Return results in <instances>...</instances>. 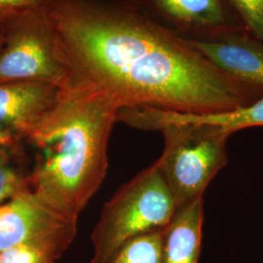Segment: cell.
I'll list each match as a JSON object with an SVG mask.
<instances>
[{
  "label": "cell",
  "mask_w": 263,
  "mask_h": 263,
  "mask_svg": "<svg viewBox=\"0 0 263 263\" xmlns=\"http://www.w3.org/2000/svg\"><path fill=\"white\" fill-rule=\"evenodd\" d=\"M48 7L72 80L104 91L120 108L206 114L263 96L262 86L226 73L124 0H49Z\"/></svg>",
  "instance_id": "obj_1"
},
{
  "label": "cell",
  "mask_w": 263,
  "mask_h": 263,
  "mask_svg": "<svg viewBox=\"0 0 263 263\" xmlns=\"http://www.w3.org/2000/svg\"><path fill=\"white\" fill-rule=\"evenodd\" d=\"M119 109L94 86L72 80L61 89L54 107L25 142L33 156L28 187L40 200L78 220L105 178Z\"/></svg>",
  "instance_id": "obj_2"
},
{
  "label": "cell",
  "mask_w": 263,
  "mask_h": 263,
  "mask_svg": "<svg viewBox=\"0 0 263 263\" xmlns=\"http://www.w3.org/2000/svg\"><path fill=\"white\" fill-rule=\"evenodd\" d=\"M177 210L167 181L155 162L105 203L91 235V263H106L127 241L165 229Z\"/></svg>",
  "instance_id": "obj_3"
},
{
  "label": "cell",
  "mask_w": 263,
  "mask_h": 263,
  "mask_svg": "<svg viewBox=\"0 0 263 263\" xmlns=\"http://www.w3.org/2000/svg\"><path fill=\"white\" fill-rule=\"evenodd\" d=\"M1 26L0 83L42 82L63 88L71 82L69 59L48 2Z\"/></svg>",
  "instance_id": "obj_4"
},
{
  "label": "cell",
  "mask_w": 263,
  "mask_h": 263,
  "mask_svg": "<svg viewBox=\"0 0 263 263\" xmlns=\"http://www.w3.org/2000/svg\"><path fill=\"white\" fill-rule=\"evenodd\" d=\"M164 149L157 164L178 209L203 197L208 185L228 163L231 135L206 123L170 121L157 124Z\"/></svg>",
  "instance_id": "obj_5"
},
{
  "label": "cell",
  "mask_w": 263,
  "mask_h": 263,
  "mask_svg": "<svg viewBox=\"0 0 263 263\" xmlns=\"http://www.w3.org/2000/svg\"><path fill=\"white\" fill-rule=\"evenodd\" d=\"M77 221L25 189L0 204V252L30 246L59 259L76 238Z\"/></svg>",
  "instance_id": "obj_6"
},
{
  "label": "cell",
  "mask_w": 263,
  "mask_h": 263,
  "mask_svg": "<svg viewBox=\"0 0 263 263\" xmlns=\"http://www.w3.org/2000/svg\"><path fill=\"white\" fill-rule=\"evenodd\" d=\"M124 1L161 28L186 41L215 39L245 29L227 0Z\"/></svg>",
  "instance_id": "obj_7"
},
{
  "label": "cell",
  "mask_w": 263,
  "mask_h": 263,
  "mask_svg": "<svg viewBox=\"0 0 263 263\" xmlns=\"http://www.w3.org/2000/svg\"><path fill=\"white\" fill-rule=\"evenodd\" d=\"M61 89L42 82L0 83V147L23 146L54 107Z\"/></svg>",
  "instance_id": "obj_8"
},
{
  "label": "cell",
  "mask_w": 263,
  "mask_h": 263,
  "mask_svg": "<svg viewBox=\"0 0 263 263\" xmlns=\"http://www.w3.org/2000/svg\"><path fill=\"white\" fill-rule=\"evenodd\" d=\"M187 42L226 73L263 87V42L247 30Z\"/></svg>",
  "instance_id": "obj_9"
},
{
  "label": "cell",
  "mask_w": 263,
  "mask_h": 263,
  "mask_svg": "<svg viewBox=\"0 0 263 263\" xmlns=\"http://www.w3.org/2000/svg\"><path fill=\"white\" fill-rule=\"evenodd\" d=\"M204 222V197L177 210L165 229L162 263H199Z\"/></svg>",
  "instance_id": "obj_10"
},
{
  "label": "cell",
  "mask_w": 263,
  "mask_h": 263,
  "mask_svg": "<svg viewBox=\"0 0 263 263\" xmlns=\"http://www.w3.org/2000/svg\"><path fill=\"white\" fill-rule=\"evenodd\" d=\"M173 121L206 123L222 128L229 135L253 127H263V96L254 104L229 111L191 114L173 112L170 115Z\"/></svg>",
  "instance_id": "obj_11"
},
{
  "label": "cell",
  "mask_w": 263,
  "mask_h": 263,
  "mask_svg": "<svg viewBox=\"0 0 263 263\" xmlns=\"http://www.w3.org/2000/svg\"><path fill=\"white\" fill-rule=\"evenodd\" d=\"M165 229L127 241L106 263H162Z\"/></svg>",
  "instance_id": "obj_12"
},
{
  "label": "cell",
  "mask_w": 263,
  "mask_h": 263,
  "mask_svg": "<svg viewBox=\"0 0 263 263\" xmlns=\"http://www.w3.org/2000/svg\"><path fill=\"white\" fill-rule=\"evenodd\" d=\"M23 146L0 147V204L28 187L29 172L24 165Z\"/></svg>",
  "instance_id": "obj_13"
},
{
  "label": "cell",
  "mask_w": 263,
  "mask_h": 263,
  "mask_svg": "<svg viewBox=\"0 0 263 263\" xmlns=\"http://www.w3.org/2000/svg\"><path fill=\"white\" fill-rule=\"evenodd\" d=\"M245 29L263 42V0H227Z\"/></svg>",
  "instance_id": "obj_14"
},
{
  "label": "cell",
  "mask_w": 263,
  "mask_h": 263,
  "mask_svg": "<svg viewBox=\"0 0 263 263\" xmlns=\"http://www.w3.org/2000/svg\"><path fill=\"white\" fill-rule=\"evenodd\" d=\"M56 257L30 246H16L0 252V263H55Z\"/></svg>",
  "instance_id": "obj_15"
},
{
  "label": "cell",
  "mask_w": 263,
  "mask_h": 263,
  "mask_svg": "<svg viewBox=\"0 0 263 263\" xmlns=\"http://www.w3.org/2000/svg\"><path fill=\"white\" fill-rule=\"evenodd\" d=\"M49 0H0V25L14 19L15 17L43 6Z\"/></svg>",
  "instance_id": "obj_16"
},
{
  "label": "cell",
  "mask_w": 263,
  "mask_h": 263,
  "mask_svg": "<svg viewBox=\"0 0 263 263\" xmlns=\"http://www.w3.org/2000/svg\"><path fill=\"white\" fill-rule=\"evenodd\" d=\"M2 38H3V28H2V26L0 25V44H1V42H2Z\"/></svg>",
  "instance_id": "obj_17"
}]
</instances>
